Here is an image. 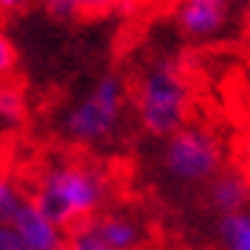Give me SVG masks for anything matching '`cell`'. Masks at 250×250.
<instances>
[{
	"label": "cell",
	"mask_w": 250,
	"mask_h": 250,
	"mask_svg": "<svg viewBox=\"0 0 250 250\" xmlns=\"http://www.w3.org/2000/svg\"><path fill=\"white\" fill-rule=\"evenodd\" d=\"M107 191H110V183L99 166L87 160L62 158L40 171L28 197L59 228L70 230L90 222L99 211H104Z\"/></svg>",
	"instance_id": "obj_1"
},
{
	"label": "cell",
	"mask_w": 250,
	"mask_h": 250,
	"mask_svg": "<svg viewBox=\"0 0 250 250\" xmlns=\"http://www.w3.org/2000/svg\"><path fill=\"white\" fill-rule=\"evenodd\" d=\"M135 115L149 135L166 138L191 121L194 87L177 62L160 59L138 73L129 93Z\"/></svg>",
	"instance_id": "obj_2"
},
{
	"label": "cell",
	"mask_w": 250,
	"mask_h": 250,
	"mask_svg": "<svg viewBox=\"0 0 250 250\" xmlns=\"http://www.w3.org/2000/svg\"><path fill=\"white\" fill-rule=\"evenodd\" d=\"M126 82L118 73H104L82 99L62 113L59 132L73 146H99L118 132L126 110Z\"/></svg>",
	"instance_id": "obj_3"
},
{
	"label": "cell",
	"mask_w": 250,
	"mask_h": 250,
	"mask_svg": "<svg viewBox=\"0 0 250 250\" xmlns=\"http://www.w3.org/2000/svg\"><path fill=\"white\" fill-rule=\"evenodd\" d=\"M222 166H225L222 141L208 126L188 121L177 132L163 138L160 169L171 183H177L183 188L205 186Z\"/></svg>",
	"instance_id": "obj_4"
},
{
	"label": "cell",
	"mask_w": 250,
	"mask_h": 250,
	"mask_svg": "<svg viewBox=\"0 0 250 250\" xmlns=\"http://www.w3.org/2000/svg\"><path fill=\"white\" fill-rule=\"evenodd\" d=\"M236 0H177L174 3V23L183 37L194 42L216 40L230 25Z\"/></svg>",
	"instance_id": "obj_5"
},
{
	"label": "cell",
	"mask_w": 250,
	"mask_h": 250,
	"mask_svg": "<svg viewBox=\"0 0 250 250\" xmlns=\"http://www.w3.org/2000/svg\"><path fill=\"white\" fill-rule=\"evenodd\" d=\"M9 228L23 250H65L68 242V230L59 228L45 211H40L31 197H25L23 205L14 211Z\"/></svg>",
	"instance_id": "obj_6"
},
{
	"label": "cell",
	"mask_w": 250,
	"mask_h": 250,
	"mask_svg": "<svg viewBox=\"0 0 250 250\" xmlns=\"http://www.w3.org/2000/svg\"><path fill=\"white\" fill-rule=\"evenodd\" d=\"M205 205L216 216L245 211V205H248V177L233 166H222L205 183Z\"/></svg>",
	"instance_id": "obj_7"
},
{
	"label": "cell",
	"mask_w": 250,
	"mask_h": 250,
	"mask_svg": "<svg viewBox=\"0 0 250 250\" xmlns=\"http://www.w3.org/2000/svg\"><path fill=\"white\" fill-rule=\"evenodd\" d=\"M90 225L110 250H138L144 245V228L126 211H99Z\"/></svg>",
	"instance_id": "obj_8"
},
{
	"label": "cell",
	"mask_w": 250,
	"mask_h": 250,
	"mask_svg": "<svg viewBox=\"0 0 250 250\" xmlns=\"http://www.w3.org/2000/svg\"><path fill=\"white\" fill-rule=\"evenodd\" d=\"M42 3L59 20H84V17H104L113 12H132L144 0H42Z\"/></svg>",
	"instance_id": "obj_9"
},
{
	"label": "cell",
	"mask_w": 250,
	"mask_h": 250,
	"mask_svg": "<svg viewBox=\"0 0 250 250\" xmlns=\"http://www.w3.org/2000/svg\"><path fill=\"white\" fill-rule=\"evenodd\" d=\"M216 239L222 250H250V216L248 211L222 214L216 219Z\"/></svg>",
	"instance_id": "obj_10"
},
{
	"label": "cell",
	"mask_w": 250,
	"mask_h": 250,
	"mask_svg": "<svg viewBox=\"0 0 250 250\" xmlns=\"http://www.w3.org/2000/svg\"><path fill=\"white\" fill-rule=\"evenodd\" d=\"M28 115V99H25V87L14 79L0 82V121L9 126H17L25 121Z\"/></svg>",
	"instance_id": "obj_11"
},
{
	"label": "cell",
	"mask_w": 250,
	"mask_h": 250,
	"mask_svg": "<svg viewBox=\"0 0 250 250\" xmlns=\"http://www.w3.org/2000/svg\"><path fill=\"white\" fill-rule=\"evenodd\" d=\"M25 197H28V191L20 186L17 177L0 171V225H9V222H12L14 211L23 205Z\"/></svg>",
	"instance_id": "obj_12"
},
{
	"label": "cell",
	"mask_w": 250,
	"mask_h": 250,
	"mask_svg": "<svg viewBox=\"0 0 250 250\" xmlns=\"http://www.w3.org/2000/svg\"><path fill=\"white\" fill-rule=\"evenodd\" d=\"M65 250H110V248L99 239V233L93 230L90 222H84V225H76L68 230Z\"/></svg>",
	"instance_id": "obj_13"
},
{
	"label": "cell",
	"mask_w": 250,
	"mask_h": 250,
	"mask_svg": "<svg viewBox=\"0 0 250 250\" xmlns=\"http://www.w3.org/2000/svg\"><path fill=\"white\" fill-rule=\"evenodd\" d=\"M17 73V48H14L12 37L0 28V82L12 79Z\"/></svg>",
	"instance_id": "obj_14"
},
{
	"label": "cell",
	"mask_w": 250,
	"mask_h": 250,
	"mask_svg": "<svg viewBox=\"0 0 250 250\" xmlns=\"http://www.w3.org/2000/svg\"><path fill=\"white\" fill-rule=\"evenodd\" d=\"M23 245L17 242V236L12 233L9 225H0V250H20Z\"/></svg>",
	"instance_id": "obj_15"
},
{
	"label": "cell",
	"mask_w": 250,
	"mask_h": 250,
	"mask_svg": "<svg viewBox=\"0 0 250 250\" xmlns=\"http://www.w3.org/2000/svg\"><path fill=\"white\" fill-rule=\"evenodd\" d=\"M25 3H28V0H0V17H3V14H14V12H20Z\"/></svg>",
	"instance_id": "obj_16"
},
{
	"label": "cell",
	"mask_w": 250,
	"mask_h": 250,
	"mask_svg": "<svg viewBox=\"0 0 250 250\" xmlns=\"http://www.w3.org/2000/svg\"><path fill=\"white\" fill-rule=\"evenodd\" d=\"M20 250H23V248H20Z\"/></svg>",
	"instance_id": "obj_17"
}]
</instances>
